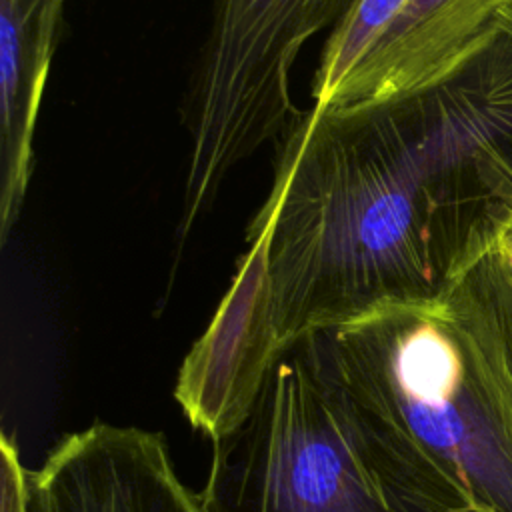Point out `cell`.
Returning <instances> with one entry per match:
<instances>
[{
    "mask_svg": "<svg viewBox=\"0 0 512 512\" xmlns=\"http://www.w3.org/2000/svg\"><path fill=\"white\" fill-rule=\"evenodd\" d=\"M512 230V0L436 82L302 110L246 238L266 256L278 346L440 302Z\"/></svg>",
    "mask_w": 512,
    "mask_h": 512,
    "instance_id": "6da1fadb",
    "label": "cell"
},
{
    "mask_svg": "<svg viewBox=\"0 0 512 512\" xmlns=\"http://www.w3.org/2000/svg\"><path fill=\"white\" fill-rule=\"evenodd\" d=\"M202 512H472L346 380L326 330L284 344L214 438Z\"/></svg>",
    "mask_w": 512,
    "mask_h": 512,
    "instance_id": "7a4b0ae2",
    "label": "cell"
},
{
    "mask_svg": "<svg viewBox=\"0 0 512 512\" xmlns=\"http://www.w3.org/2000/svg\"><path fill=\"white\" fill-rule=\"evenodd\" d=\"M358 396L468 510L512 512V374L458 298L322 328Z\"/></svg>",
    "mask_w": 512,
    "mask_h": 512,
    "instance_id": "3957f363",
    "label": "cell"
},
{
    "mask_svg": "<svg viewBox=\"0 0 512 512\" xmlns=\"http://www.w3.org/2000/svg\"><path fill=\"white\" fill-rule=\"evenodd\" d=\"M26 512H202L176 474L166 440L136 426L94 422L26 470Z\"/></svg>",
    "mask_w": 512,
    "mask_h": 512,
    "instance_id": "277c9868",
    "label": "cell"
},
{
    "mask_svg": "<svg viewBox=\"0 0 512 512\" xmlns=\"http://www.w3.org/2000/svg\"><path fill=\"white\" fill-rule=\"evenodd\" d=\"M246 242L230 288L186 356L174 392L188 420L212 440L244 418L280 350L268 304L264 244L260 238Z\"/></svg>",
    "mask_w": 512,
    "mask_h": 512,
    "instance_id": "5b68a950",
    "label": "cell"
},
{
    "mask_svg": "<svg viewBox=\"0 0 512 512\" xmlns=\"http://www.w3.org/2000/svg\"><path fill=\"white\" fill-rule=\"evenodd\" d=\"M508 0H404L326 110L386 102L442 78Z\"/></svg>",
    "mask_w": 512,
    "mask_h": 512,
    "instance_id": "8992f818",
    "label": "cell"
},
{
    "mask_svg": "<svg viewBox=\"0 0 512 512\" xmlns=\"http://www.w3.org/2000/svg\"><path fill=\"white\" fill-rule=\"evenodd\" d=\"M66 0H0V240L26 202L34 136Z\"/></svg>",
    "mask_w": 512,
    "mask_h": 512,
    "instance_id": "52a82bcc",
    "label": "cell"
},
{
    "mask_svg": "<svg viewBox=\"0 0 512 512\" xmlns=\"http://www.w3.org/2000/svg\"><path fill=\"white\" fill-rule=\"evenodd\" d=\"M404 0H352L330 30L312 80V106L326 110Z\"/></svg>",
    "mask_w": 512,
    "mask_h": 512,
    "instance_id": "ba28073f",
    "label": "cell"
},
{
    "mask_svg": "<svg viewBox=\"0 0 512 512\" xmlns=\"http://www.w3.org/2000/svg\"><path fill=\"white\" fill-rule=\"evenodd\" d=\"M446 294L482 322L512 374V234L460 274Z\"/></svg>",
    "mask_w": 512,
    "mask_h": 512,
    "instance_id": "9c48e42d",
    "label": "cell"
},
{
    "mask_svg": "<svg viewBox=\"0 0 512 512\" xmlns=\"http://www.w3.org/2000/svg\"><path fill=\"white\" fill-rule=\"evenodd\" d=\"M510 234H512V230H510Z\"/></svg>",
    "mask_w": 512,
    "mask_h": 512,
    "instance_id": "30bf717a",
    "label": "cell"
}]
</instances>
